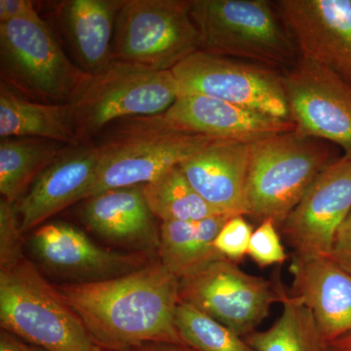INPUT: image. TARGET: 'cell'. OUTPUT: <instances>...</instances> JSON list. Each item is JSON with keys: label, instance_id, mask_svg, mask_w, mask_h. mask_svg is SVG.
I'll return each instance as SVG.
<instances>
[{"label": "cell", "instance_id": "6da1fadb", "mask_svg": "<svg viewBox=\"0 0 351 351\" xmlns=\"http://www.w3.org/2000/svg\"><path fill=\"white\" fill-rule=\"evenodd\" d=\"M56 289L104 350L126 351L149 343L186 346L176 323L180 279L160 262L115 278Z\"/></svg>", "mask_w": 351, "mask_h": 351}, {"label": "cell", "instance_id": "7a4b0ae2", "mask_svg": "<svg viewBox=\"0 0 351 351\" xmlns=\"http://www.w3.org/2000/svg\"><path fill=\"white\" fill-rule=\"evenodd\" d=\"M1 329L47 351H91L80 318L24 253L0 263Z\"/></svg>", "mask_w": 351, "mask_h": 351}, {"label": "cell", "instance_id": "3957f363", "mask_svg": "<svg viewBox=\"0 0 351 351\" xmlns=\"http://www.w3.org/2000/svg\"><path fill=\"white\" fill-rule=\"evenodd\" d=\"M0 75L14 91L46 105L73 103L93 78L66 57L38 11L0 24Z\"/></svg>", "mask_w": 351, "mask_h": 351}, {"label": "cell", "instance_id": "277c9868", "mask_svg": "<svg viewBox=\"0 0 351 351\" xmlns=\"http://www.w3.org/2000/svg\"><path fill=\"white\" fill-rule=\"evenodd\" d=\"M332 161L325 141L297 129L253 143L246 186L248 216L260 221L274 219L280 228Z\"/></svg>", "mask_w": 351, "mask_h": 351}, {"label": "cell", "instance_id": "5b68a950", "mask_svg": "<svg viewBox=\"0 0 351 351\" xmlns=\"http://www.w3.org/2000/svg\"><path fill=\"white\" fill-rule=\"evenodd\" d=\"M191 16L204 52L271 69L297 60L294 40L267 0H191Z\"/></svg>", "mask_w": 351, "mask_h": 351}, {"label": "cell", "instance_id": "8992f818", "mask_svg": "<svg viewBox=\"0 0 351 351\" xmlns=\"http://www.w3.org/2000/svg\"><path fill=\"white\" fill-rule=\"evenodd\" d=\"M129 121L98 144L100 168L86 199L110 189L149 184L215 140L174 130L154 117Z\"/></svg>", "mask_w": 351, "mask_h": 351}, {"label": "cell", "instance_id": "52a82bcc", "mask_svg": "<svg viewBox=\"0 0 351 351\" xmlns=\"http://www.w3.org/2000/svg\"><path fill=\"white\" fill-rule=\"evenodd\" d=\"M179 96L172 71L113 61L71 103L73 130L80 145L91 144L113 121L161 114Z\"/></svg>", "mask_w": 351, "mask_h": 351}, {"label": "cell", "instance_id": "ba28073f", "mask_svg": "<svg viewBox=\"0 0 351 351\" xmlns=\"http://www.w3.org/2000/svg\"><path fill=\"white\" fill-rule=\"evenodd\" d=\"M191 0H123L115 22L112 60L172 71L200 49Z\"/></svg>", "mask_w": 351, "mask_h": 351}, {"label": "cell", "instance_id": "9c48e42d", "mask_svg": "<svg viewBox=\"0 0 351 351\" xmlns=\"http://www.w3.org/2000/svg\"><path fill=\"white\" fill-rule=\"evenodd\" d=\"M279 278L251 276L219 258L180 279V300L245 338L257 331L272 304L282 302L285 288Z\"/></svg>", "mask_w": 351, "mask_h": 351}, {"label": "cell", "instance_id": "30bf717a", "mask_svg": "<svg viewBox=\"0 0 351 351\" xmlns=\"http://www.w3.org/2000/svg\"><path fill=\"white\" fill-rule=\"evenodd\" d=\"M172 73L180 95H203L292 121L283 75L276 69L198 50Z\"/></svg>", "mask_w": 351, "mask_h": 351}, {"label": "cell", "instance_id": "8fae6325", "mask_svg": "<svg viewBox=\"0 0 351 351\" xmlns=\"http://www.w3.org/2000/svg\"><path fill=\"white\" fill-rule=\"evenodd\" d=\"M282 75L295 129L338 145L351 159V84L327 66L302 56Z\"/></svg>", "mask_w": 351, "mask_h": 351}, {"label": "cell", "instance_id": "7c38bea8", "mask_svg": "<svg viewBox=\"0 0 351 351\" xmlns=\"http://www.w3.org/2000/svg\"><path fill=\"white\" fill-rule=\"evenodd\" d=\"M350 211L351 159L343 156L318 175L279 230L295 253L329 257Z\"/></svg>", "mask_w": 351, "mask_h": 351}, {"label": "cell", "instance_id": "4fadbf2b", "mask_svg": "<svg viewBox=\"0 0 351 351\" xmlns=\"http://www.w3.org/2000/svg\"><path fill=\"white\" fill-rule=\"evenodd\" d=\"M276 7L300 56L351 84V0H280Z\"/></svg>", "mask_w": 351, "mask_h": 351}, {"label": "cell", "instance_id": "5bb4252c", "mask_svg": "<svg viewBox=\"0 0 351 351\" xmlns=\"http://www.w3.org/2000/svg\"><path fill=\"white\" fill-rule=\"evenodd\" d=\"M31 247L44 267L73 283L107 280L147 265L145 256L108 250L66 223L38 226L32 233Z\"/></svg>", "mask_w": 351, "mask_h": 351}, {"label": "cell", "instance_id": "9a60e30c", "mask_svg": "<svg viewBox=\"0 0 351 351\" xmlns=\"http://www.w3.org/2000/svg\"><path fill=\"white\" fill-rule=\"evenodd\" d=\"M154 117L174 130L249 145L295 129L294 122L196 94L180 95Z\"/></svg>", "mask_w": 351, "mask_h": 351}, {"label": "cell", "instance_id": "2e32d148", "mask_svg": "<svg viewBox=\"0 0 351 351\" xmlns=\"http://www.w3.org/2000/svg\"><path fill=\"white\" fill-rule=\"evenodd\" d=\"M98 144L71 147L38 176L29 191L16 204L22 232L44 221L86 195L101 164Z\"/></svg>", "mask_w": 351, "mask_h": 351}, {"label": "cell", "instance_id": "e0dca14e", "mask_svg": "<svg viewBox=\"0 0 351 351\" xmlns=\"http://www.w3.org/2000/svg\"><path fill=\"white\" fill-rule=\"evenodd\" d=\"M291 295L311 311L323 339L330 343L351 331V274L331 258L292 254Z\"/></svg>", "mask_w": 351, "mask_h": 351}, {"label": "cell", "instance_id": "ac0fdd59", "mask_svg": "<svg viewBox=\"0 0 351 351\" xmlns=\"http://www.w3.org/2000/svg\"><path fill=\"white\" fill-rule=\"evenodd\" d=\"M250 145L214 140L180 164L191 186L219 214L248 216Z\"/></svg>", "mask_w": 351, "mask_h": 351}, {"label": "cell", "instance_id": "d6986e66", "mask_svg": "<svg viewBox=\"0 0 351 351\" xmlns=\"http://www.w3.org/2000/svg\"><path fill=\"white\" fill-rule=\"evenodd\" d=\"M80 216L89 230L113 243L158 250L159 230L142 186L91 196L85 200Z\"/></svg>", "mask_w": 351, "mask_h": 351}, {"label": "cell", "instance_id": "ffe728a7", "mask_svg": "<svg viewBox=\"0 0 351 351\" xmlns=\"http://www.w3.org/2000/svg\"><path fill=\"white\" fill-rule=\"evenodd\" d=\"M123 0H66L57 15L80 68L96 75L112 63V41Z\"/></svg>", "mask_w": 351, "mask_h": 351}, {"label": "cell", "instance_id": "44dd1931", "mask_svg": "<svg viewBox=\"0 0 351 351\" xmlns=\"http://www.w3.org/2000/svg\"><path fill=\"white\" fill-rule=\"evenodd\" d=\"M0 137L43 138L80 145L71 121V104L46 105L25 98L0 83Z\"/></svg>", "mask_w": 351, "mask_h": 351}, {"label": "cell", "instance_id": "7402d4cb", "mask_svg": "<svg viewBox=\"0 0 351 351\" xmlns=\"http://www.w3.org/2000/svg\"><path fill=\"white\" fill-rule=\"evenodd\" d=\"M232 217L216 215L199 221H163L159 226V262L181 279L207 263L225 258L214 243Z\"/></svg>", "mask_w": 351, "mask_h": 351}, {"label": "cell", "instance_id": "603a6c76", "mask_svg": "<svg viewBox=\"0 0 351 351\" xmlns=\"http://www.w3.org/2000/svg\"><path fill=\"white\" fill-rule=\"evenodd\" d=\"M73 145L43 138H5L0 142V193L11 204L48 166Z\"/></svg>", "mask_w": 351, "mask_h": 351}, {"label": "cell", "instance_id": "cb8c5ba5", "mask_svg": "<svg viewBox=\"0 0 351 351\" xmlns=\"http://www.w3.org/2000/svg\"><path fill=\"white\" fill-rule=\"evenodd\" d=\"M283 311L271 327L244 339L256 351H330L313 313L298 298L284 290Z\"/></svg>", "mask_w": 351, "mask_h": 351}, {"label": "cell", "instance_id": "d4e9b609", "mask_svg": "<svg viewBox=\"0 0 351 351\" xmlns=\"http://www.w3.org/2000/svg\"><path fill=\"white\" fill-rule=\"evenodd\" d=\"M143 193L156 218L163 221H191L219 214L191 186L176 166L156 180L142 186Z\"/></svg>", "mask_w": 351, "mask_h": 351}, {"label": "cell", "instance_id": "484cf974", "mask_svg": "<svg viewBox=\"0 0 351 351\" xmlns=\"http://www.w3.org/2000/svg\"><path fill=\"white\" fill-rule=\"evenodd\" d=\"M176 323L182 341L196 351H256L237 332L188 302L178 304Z\"/></svg>", "mask_w": 351, "mask_h": 351}, {"label": "cell", "instance_id": "4316f807", "mask_svg": "<svg viewBox=\"0 0 351 351\" xmlns=\"http://www.w3.org/2000/svg\"><path fill=\"white\" fill-rule=\"evenodd\" d=\"M278 226L274 219H265L252 234L249 243V256L258 267H267L274 265H281L287 260Z\"/></svg>", "mask_w": 351, "mask_h": 351}, {"label": "cell", "instance_id": "83f0119b", "mask_svg": "<svg viewBox=\"0 0 351 351\" xmlns=\"http://www.w3.org/2000/svg\"><path fill=\"white\" fill-rule=\"evenodd\" d=\"M253 228L244 216H233L219 230L215 239V248L226 260L237 263L248 253Z\"/></svg>", "mask_w": 351, "mask_h": 351}, {"label": "cell", "instance_id": "f1b7e54d", "mask_svg": "<svg viewBox=\"0 0 351 351\" xmlns=\"http://www.w3.org/2000/svg\"><path fill=\"white\" fill-rule=\"evenodd\" d=\"M19 219L14 204L0 201V263L23 254Z\"/></svg>", "mask_w": 351, "mask_h": 351}, {"label": "cell", "instance_id": "f546056e", "mask_svg": "<svg viewBox=\"0 0 351 351\" xmlns=\"http://www.w3.org/2000/svg\"><path fill=\"white\" fill-rule=\"evenodd\" d=\"M329 257L351 274V211L337 232Z\"/></svg>", "mask_w": 351, "mask_h": 351}, {"label": "cell", "instance_id": "4dcf8cb0", "mask_svg": "<svg viewBox=\"0 0 351 351\" xmlns=\"http://www.w3.org/2000/svg\"><path fill=\"white\" fill-rule=\"evenodd\" d=\"M36 11V4L29 0H0V24L27 17Z\"/></svg>", "mask_w": 351, "mask_h": 351}, {"label": "cell", "instance_id": "1f68e13d", "mask_svg": "<svg viewBox=\"0 0 351 351\" xmlns=\"http://www.w3.org/2000/svg\"><path fill=\"white\" fill-rule=\"evenodd\" d=\"M0 351H47L38 346L27 343L24 339L11 332L2 330L0 332Z\"/></svg>", "mask_w": 351, "mask_h": 351}, {"label": "cell", "instance_id": "d6a6232c", "mask_svg": "<svg viewBox=\"0 0 351 351\" xmlns=\"http://www.w3.org/2000/svg\"><path fill=\"white\" fill-rule=\"evenodd\" d=\"M126 351H196L184 345H174L167 343H149L132 348Z\"/></svg>", "mask_w": 351, "mask_h": 351}, {"label": "cell", "instance_id": "836d02e7", "mask_svg": "<svg viewBox=\"0 0 351 351\" xmlns=\"http://www.w3.org/2000/svg\"><path fill=\"white\" fill-rule=\"evenodd\" d=\"M330 351H351V331L328 343Z\"/></svg>", "mask_w": 351, "mask_h": 351}, {"label": "cell", "instance_id": "e575fe53", "mask_svg": "<svg viewBox=\"0 0 351 351\" xmlns=\"http://www.w3.org/2000/svg\"><path fill=\"white\" fill-rule=\"evenodd\" d=\"M91 351H105V350H104L103 348H101L100 346H96Z\"/></svg>", "mask_w": 351, "mask_h": 351}]
</instances>
